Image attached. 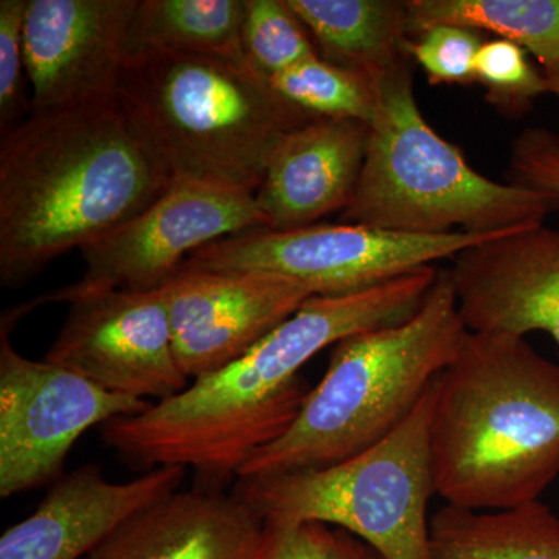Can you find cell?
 I'll return each instance as SVG.
<instances>
[{"label": "cell", "instance_id": "5", "mask_svg": "<svg viewBox=\"0 0 559 559\" xmlns=\"http://www.w3.org/2000/svg\"><path fill=\"white\" fill-rule=\"evenodd\" d=\"M466 333L450 274L439 271L411 319L334 345L296 421L249 459L238 480L329 468L370 450L409 417Z\"/></svg>", "mask_w": 559, "mask_h": 559}, {"label": "cell", "instance_id": "25", "mask_svg": "<svg viewBox=\"0 0 559 559\" xmlns=\"http://www.w3.org/2000/svg\"><path fill=\"white\" fill-rule=\"evenodd\" d=\"M485 40L484 33L473 28L441 24L412 39L409 53L430 84H473Z\"/></svg>", "mask_w": 559, "mask_h": 559}, {"label": "cell", "instance_id": "8", "mask_svg": "<svg viewBox=\"0 0 559 559\" xmlns=\"http://www.w3.org/2000/svg\"><path fill=\"white\" fill-rule=\"evenodd\" d=\"M509 231L513 230L421 235L342 223L294 230L261 227L205 246L179 270L267 272L305 283L316 296H342L454 259L463 250Z\"/></svg>", "mask_w": 559, "mask_h": 559}, {"label": "cell", "instance_id": "16", "mask_svg": "<svg viewBox=\"0 0 559 559\" xmlns=\"http://www.w3.org/2000/svg\"><path fill=\"white\" fill-rule=\"evenodd\" d=\"M369 139V124L348 119H316L285 135L255 191L267 227L301 229L347 207Z\"/></svg>", "mask_w": 559, "mask_h": 559}, {"label": "cell", "instance_id": "10", "mask_svg": "<svg viewBox=\"0 0 559 559\" xmlns=\"http://www.w3.org/2000/svg\"><path fill=\"white\" fill-rule=\"evenodd\" d=\"M150 401L117 395L47 360H32L0 336V498L61 477L73 444L86 430L138 415Z\"/></svg>", "mask_w": 559, "mask_h": 559}, {"label": "cell", "instance_id": "20", "mask_svg": "<svg viewBox=\"0 0 559 559\" xmlns=\"http://www.w3.org/2000/svg\"><path fill=\"white\" fill-rule=\"evenodd\" d=\"M245 9L246 0H139L128 49L246 60Z\"/></svg>", "mask_w": 559, "mask_h": 559}, {"label": "cell", "instance_id": "1", "mask_svg": "<svg viewBox=\"0 0 559 559\" xmlns=\"http://www.w3.org/2000/svg\"><path fill=\"white\" fill-rule=\"evenodd\" d=\"M437 274L425 267L360 293L312 296L242 358L103 425V440L132 465L193 468L218 487L296 421L311 392L300 374L308 360L353 334L411 319Z\"/></svg>", "mask_w": 559, "mask_h": 559}, {"label": "cell", "instance_id": "26", "mask_svg": "<svg viewBox=\"0 0 559 559\" xmlns=\"http://www.w3.org/2000/svg\"><path fill=\"white\" fill-rule=\"evenodd\" d=\"M28 0L0 2V134L27 119L32 100L25 94L28 81L24 55V22Z\"/></svg>", "mask_w": 559, "mask_h": 559}, {"label": "cell", "instance_id": "27", "mask_svg": "<svg viewBox=\"0 0 559 559\" xmlns=\"http://www.w3.org/2000/svg\"><path fill=\"white\" fill-rule=\"evenodd\" d=\"M510 182L543 191L559 200V135L528 128L511 148Z\"/></svg>", "mask_w": 559, "mask_h": 559}, {"label": "cell", "instance_id": "23", "mask_svg": "<svg viewBox=\"0 0 559 559\" xmlns=\"http://www.w3.org/2000/svg\"><path fill=\"white\" fill-rule=\"evenodd\" d=\"M241 43L249 64L270 80L319 55L288 0H246Z\"/></svg>", "mask_w": 559, "mask_h": 559}, {"label": "cell", "instance_id": "6", "mask_svg": "<svg viewBox=\"0 0 559 559\" xmlns=\"http://www.w3.org/2000/svg\"><path fill=\"white\" fill-rule=\"evenodd\" d=\"M414 62L377 81L369 148L340 223L401 234H498L544 224L558 198L474 170L419 109Z\"/></svg>", "mask_w": 559, "mask_h": 559}, {"label": "cell", "instance_id": "13", "mask_svg": "<svg viewBox=\"0 0 559 559\" xmlns=\"http://www.w3.org/2000/svg\"><path fill=\"white\" fill-rule=\"evenodd\" d=\"M138 7L139 0H28L32 110L116 100Z\"/></svg>", "mask_w": 559, "mask_h": 559}, {"label": "cell", "instance_id": "14", "mask_svg": "<svg viewBox=\"0 0 559 559\" xmlns=\"http://www.w3.org/2000/svg\"><path fill=\"white\" fill-rule=\"evenodd\" d=\"M452 260L448 274L466 330L520 337L543 331L559 347V229L524 227Z\"/></svg>", "mask_w": 559, "mask_h": 559}, {"label": "cell", "instance_id": "12", "mask_svg": "<svg viewBox=\"0 0 559 559\" xmlns=\"http://www.w3.org/2000/svg\"><path fill=\"white\" fill-rule=\"evenodd\" d=\"M160 289L176 359L191 381L242 358L316 296L267 272L179 270Z\"/></svg>", "mask_w": 559, "mask_h": 559}, {"label": "cell", "instance_id": "15", "mask_svg": "<svg viewBox=\"0 0 559 559\" xmlns=\"http://www.w3.org/2000/svg\"><path fill=\"white\" fill-rule=\"evenodd\" d=\"M182 466H159L130 481H110L98 465L61 476L27 520L0 539V559H83L131 516L171 492Z\"/></svg>", "mask_w": 559, "mask_h": 559}, {"label": "cell", "instance_id": "3", "mask_svg": "<svg viewBox=\"0 0 559 559\" xmlns=\"http://www.w3.org/2000/svg\"><path fill=\"white\" fill-rule=\"evenodd\" d=\"M430 469L448 506L536 502L559 476V366L525 337L468 331L436 380Z\"/></svg>", "mask_w": 559, "mask_h": 559}, {"label": "cell", "instance_id": "28", "mask_svg": "<svg viewBox=\"0 0 559 559\" xmlns=\"http://www.w3.org/2000/svg\"><path fill=\"white\" fill-rule=\"evenodd\" d=\"M260 559H333V530L319 522L272 532Z\"/></svg>", "mask_w": 559, "mask_h": 559}, {"label": "cell", "instance_id": "11", "mask_svg": "<svg viewBox=\"0 0 559 559\" xmlns=\"http://www.w3.org/2000/svg\"><path fill=\"white\" fill-rule=\"evenodd\" d=\"M69 305L64 325L44 360L108 392L150 403L189 388L190 378L176 359L160 288L100 290Z\"/></svg>", "mask_w": 559, "mask_h": 559}, {"label": "cell", "instance_id": "4", "mask_svg": "<svg viewBox=\"0 0 559 559\" xmlns=\"http://www.w3.org/2000/svg\"><path fill=\"white\" fill-rule=\"evenodd\" d=\"M117 102L173 182L252 193L282 139L316 120L248 60L170 51L130 55Z\"/></svg>", "mask_w": 559, "mask_h": 559}, {"label": "cell", "instance_id": "2", "mask_svg": "<svg viewBox=\"0 0 559 559\" xmlns=\"http://www.w3.org/2000/svg\"><path fill=\"white\" fill-rule=\"evenodd\" d=\"M173 183L117 98L32 110L0 140V283L27 285Z\"/></svg>", "mask_w": 559, "mask_h": 559}, {"label": "cell", "instance_id": "29", "mask_svg": "<svg viewBox=\"0 0 559 559\" xmlns=\"http://www.w3.org/2000/svg\"><path fill=\"white\" fill-rule=\"evenodd\" d=\"M333 559H384L373 547L345 530L333 528Z\"/></svg>", "mask_w": 559, "mask_h": 559}, {"label": "cell", "instance_id": "7", "mask_svg": "<svg viewBox=\"0 0 559 559\" xmlns=\"http://www.w3.org/2000/svg\"><path fill=\"white\" fill-rule=\"evenodd\" d=\"M433 399L436 381L399 428L356 457L241 479L235 495L272 532L319 522L352 533L384 559H429L428 503L437 495L429 454Z\"/></svg>", "mask_w": 559, "mask_h": 559}, {"label": "cell", "instance_id": "17", "mask_svg": "<svg viewBox=\"0 0 559 559\" xmlns=\"http://www.w3.org/2000/svg\"><path fill=\"white\" fill-rule=\"evenodd\" d=\"M266 525L245 500L216 489L165 496L83 559H260Z\"/></svg>", "mask_w": 559, "mask_h": 559}, {"label": "cell", "instance_id": "19", "mask_svg": "<svg viewBox=\"0 0 559 559\" xmlns=\"http://www.w3.org/2000/svg\"><path fill=\"white\" fill-rule=\"evenodd\" d=\"M429 559H559V516L539 500L500 511L447 503L430 518Z\"/></svg>", "mask_w": 559, "mask_h": 559}, {"label": "cell", "instance_id": "24", "mask_svg": "<svg viewBox=\"0 0 559 559\" xmlns=\"http://www.w3.org/2000/svg\"><path fill=\"white\" fill-rule=\"evenodd\" d=\"M476 83L487 90L489 105L509 119L524 116L536 98L549 94L546 76L530 62L527 50L499 38L485 40L481 46Z\"/></svg>", "mask_w": 559, "mask_h": 559}, {"label": "cell", "instance_id": "18", "mask_svg": "<svg viewBox=\"0 0 559 559\" xmlns=\"http://www.w3.org/2000/svg\"><path fill=\"white\" fill-rule=\"evenodd\" d=\"M320 58L371 80L414 62L406 2L288 0Z\"/></svg>", "mask_w": 559, "mask_h": 559}, {"label": "cell", "instance_id": "22", "mask_svg": "<svg viewBox=\"0 0 559 559\" xmlns=\"http://www.w3.org/2000/svg\"><path fill=\"white\" fill-rule=\"evenodd\" d=\"M282 97L316 119L359 120L369 124L377 110V81L331 64L319 55L271 79Z\"/></svg>", "mask_w": 559, "mask_h": 559}, {"label": "cell", "instance_id": "21", "mask_svg": "<svg viewBox=\"0 0 559 559\" xmlns=\"http://www.w3.org/2000/svg\"><path fill=\"white\" fill-rule=\"evenodd\" d=\"M406 9L412 39L460 25L518 44L540 66L559 61V0H407Z\"/></svg>", "mask_w": 559, "mask_h": 559}, {"label": "cell", "instance_id": "9", "mask_svg": "<svg viewBox=\"0 0 559 559\" xmlns=\"http://www.w3.org/2000/svg\"><path fill=\"white\" fill-rule=\"evenodd\" d=\"M267 227L252 191L207 183H173L134 218L81 249L79 282L33 301L69 304L100 290L159 289L183 261L212 242Z\"/></svg>", "mask_w": 559, "mask_h": 559}, {"label": "cell", "instance_id": "30", "mask_svg": "<svg viewBox=\"0 0 559 559\" xmlns=\"http://www.w3.org/2000/svg\"><path fill=\"white\" fill-rule=\"evenodd\" d=\"M543 72L549 86V94H554L559 100V61L543 66Z\"/></svg>", "mask_w": 559, "mask_h": 559}]
</instances>
